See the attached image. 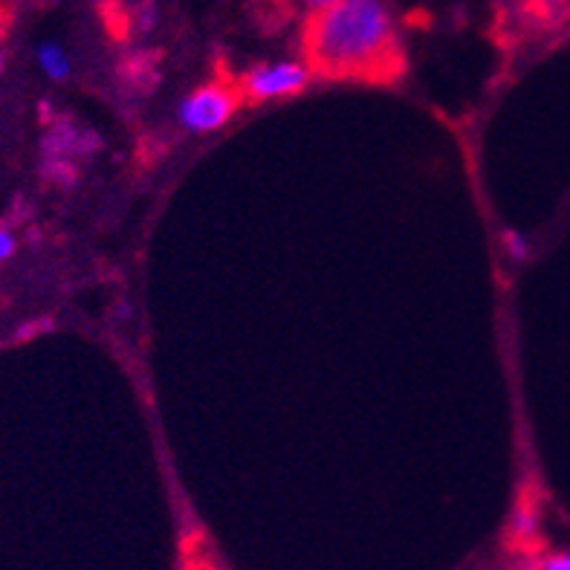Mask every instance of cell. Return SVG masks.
I'll return each mask as SVG.
<instances>
[{"label": "cell", "mask_w": 570, "mask_h": 570, "mask_svg": "<svg viewBox=\"0 0 570 570\" xmlns=\"http://www.w3.org/2000/svg\"><path fill=\"white\" fill-rule=\"evenodd\" d=\"M304 61L331 79H385L400 70L397 21L389 0H336L307 18Z\"/></svg>", "instance_id": "1"}, {"label": "cell", "mask_w": 570, "mask_h": 570, "mask_svg": "<svg viewBox=\"0 0 570 570\" xmlns=\"http://www.w3.org/2000/svg\"><path fill=\"white\" fill-rule=\"evenodd\" d=\"M99 151V137L70 119H52L41 142V174L56 186H76L79 163Z\"/></svg>", "instance_id": "2"}, {"label": "cell", "mask_w": 570, "mask_h": 570, "mask_svg": "<svg viewBox=\"0 0 570 570\" xmlns=\"http://www.w3.org/2000/svg\"><path fill=\"white\" fill-rule=\"evenodd\" d=\"M240 101L244 99H240L238 87L226 85V81H206L177 101L174 116H177V125L191 137H209L235 119Z\"/></svg>", "instance_id": "3"}, {"label": "cell", "mask_w": 570, "mask_h": 570, "mask_svg": "<svg viewBox=\"0 0 570 570\" xmlns=\"http://www.w3.org/2000/svg\"><path fill=\"white\" fill-rule=\"evenodd\" d=\"M313 79H316V72L304 58H275V61H261V65L249 67L240 76L238 94L240 99L253 101V105L293 99V96L304 94Z\"/></svg>", "instance_id": "4"}, {"label": "cell", "mask_w": 570, "mask_h": 570, "mask_svg": "<svg viewBox=\"0 0 570 570\" xmlns=\"http://www.w3.org/2000/svg\"><path fill=\"white\" fill-rule=\"evenodd\" d=\"M36 65H38V70H41L50 81H56V85H61V81H67L72 76L70 52H67L58 41H41V43H38V47H36Z\"/></svg>", "instance_id": "5"}, {"label": "cell", "mask_w": 570, "mask_h": 570, "mask_svg": "<svg viewBox=\"0 0 570 570\" xmlns=\"http://www.w3.org/2000/svg\"><path fill=\"white\" fill-rule=\"evenodd\" d=\"M539 530H542V521L535 513L533 504H519L513 510V519H510V535H513L519 544H530L539 539Z\"/></svg>", "instance_id": "6"}, {"label": "cell", "mask_w": 570, "mask_h": 570, "mask_svg": "<svg viewBox=\"0 0 570 570\" xmlns=\"http://www.w3.org/2000/svg\"><path fill=\"white\" fill-rule=\"evenodd\" d=\"M501 244H504L507 255H510L513 261H519V264L521 261L530 258L528 235H521V232H515V229H504L501 232Z\"/></svg>", "instance_id": "7"}, {"label": "cell", "mask_w": 570, "mask_h": 570, "mask_svg": "<svg viewBox=\"0 0 570 570\" xmlns=\"http://www.w3.org/2000/svg\"><path fill=\"white\" fill-rule=\"evenodd\" d=\"M533 568L530 570H570V548L557 550V553H548V557L533 559Z\"/></svg>", "instance_id": "8"}, {"label": "cell", "mask_w": 570, "mask_h": 570, "mask_svg": "<svg viewBox=\"0 0 570 570\" xmlns=\"http://www.w3.org/2000/svg\"><path fill=\"white\" fill-rule=\"evenodd\" d=\"M18 249V238H14V232L7 229V226H0V264H7L9 258Z\"/></svg>", "instance_id": "9"}, {"label": "cell", "mask_w": 570, "mask_h": 570, "mask_svg": "<svg viewBox=\"0 0 570 570\" xmlns=\"http://www.w3.org/2000/svg\"><path fill=\"white\" fill-rule=\"evenodd\" d=\"M293 3H296V7L302 9V12L307 14V18H313V14L325 12L327 7H333L336 0H293Z\"/></svg>", "instance_id": "10"}, {"label": "cell", "mask_w": 570, "mask_h": 570, "mask_svg": "<svg viewBox=\"0 0 570 570\" xmlns=\"http://www.w3.org/2000/svg\"><path fill=\"white\" fill-rule=\"evenodd\" d=\"M7 29H9V18L7 12L0 9V43H3V38H7Z\"/></svg>", "instance_id": "11"}, {"label": "cell", "mask_w": 570, "mask_h": 570, "mask_svg": "<svg viewBox=\"0 0 570 570\" xmlns=\"http://www.w3.org/2000/svg\"><path fill=\"white\" fill-rule=\"evenodd\" d=\"M0 70H3V52H0Z\"/></svg>", "instance_id": "12"}, {"label": "cell", "mask_w": 570, "mask_h": 570, "mask_svg": "<svg viewBox=\"0 0 570 570\" xmlns=\"http://www.w3.org/2000/svg\"><path fill=\"white\" fill-rule=\"evenodd\" d=\"M203 570H209V568H203Z\"/></svg>", "instance_id": "13"}]
</instances>
